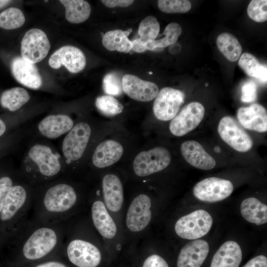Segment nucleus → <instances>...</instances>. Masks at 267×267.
Segmentation results:
<instances>
[{"label":"nucleus","mask_w":267,"mask_h":267,"mask_svg":"<svg viewBox=\"0 0 267 267\" xmlns=\"http://www.w3.org/2000/svg\"><path fill=\"white\" fill-rule=\"evenodd\" d=\"M237 118L244 128L259 133L267 131V112L266 109L259 104H253L249 107L238 109Z\"/></svg>","instance_id":"obj_19"},{"label":"nucleus","mask_w":267,"mask_h":267,"mask_svg":"<svg viewBox=\"0 0 267 267\" xmlns=\"http://www.w3.org/2000/svg\"><path fill=\"white\" fill-rule=\"evenodd\" d=\"M160 31V25L154 16H148L139 24L138 33L140 41L144 43L155 40Z\"/></svg>","instance_id":"obj_34"},{"label":"nucleus","mask_w":267,"mask_h":267,"mask_svg":"<svg viewBox=\"0 0 267 267\" xmlns=\"http://www.w3.org/2000/svg\"><path fill=\"white\" fill-rule=\"evenodd\" d=\"M73 126V121L69 116L63 114L51 115L40 122L38 129L44 136L53 139L68 133Z\"/></svg>","instance_id":"obj_22"},{"label":"nucleus","mask_w":267,"mask_h":267,"mask_svg":"<svg viewBox=\"0 0 267 267\" xmlns=\"http://www.w3.org/2000/svg\"><path fill=\"white\" fill-rule=\"evenodd\" d=\"M91 135V128L86 122H81L73 127L62 142V150L68 161L80 159L84 153Z\"/></svg>","instance_id":"obj_4"},{"label":"nucleus","mask_w":267,"mask_h":267,"mask_svg":"<svg viewBox=\"0 0 267 267\" xmlns=\"http://www.w3.org/2000/svg\"><path fill=\"white\" fill-rule=\"evenodd\" d=\"M184 94L180 90L170 88H162L156 97L153 106V111L159 120L168 121L178 114L184 102Z\"/></svg>","instance_id":"obj_7"},{"label":"nucleus","mask_w":267,"mask_h":267,"mask_svg":"<svg viewBox=\"0 0 267 267\" xmlns=\"http://www.w3.org/2000/svg\"><path fill=\"white\" fill-rule=\"evenodd\" d=\"M182 32L180 26L177 23L169 24L162 34L165 37L158 40L147 42L146 44L147 50H154L156 48L165 47L177 42Z\"/></svg>","instance_id":"obj_32"},{"label":"nucleus","mask_w":267,"mask_h":267,"mask_svg":"<svg viewBox=\"0 0 267 267\" xmlns=\"http://www.w3.org/2000/svg\"><path fill=\"white\" fill-rule=\"evenodd\" d=\"M157 4L160 10L168 13H186L191 8V3L187 0H159Z\"/></svg>","instance_id":"obj_36"},{"label":"nucleus","mask_w":267,"mask_h":267,"mask_svg":"<svg viewBox=\"0 0 267 267\" xmlns=\"http://www.w3.org/2000/svg\"><path fill=\"white\" fill-rule=\"evenodd\" d=\"M181 154L190 165L204 170L213 169L216 164L215 159L206 151L203 146L195 140H187L180 146Z\"/></svg>","instance_id":"obj_17"},{"label":"nucleus","mask_w":267,"mask_h":267,"mask_svg":"<svg viewBox=\"0 0 267 267\" xmlns=\"http://www.w3.org/2000/svg\"><path fill=\"white\" fill-rule=\"evenodd\" d=\"M65 8V17L70 23L78 24L85 21L90 16L89 4L83 0H60Z\"/></svg>","instance_id":"obj_28"},{"label":"nucleus","mask_w":267,"mask_h":267,"mask_svg":"<svg viewBox=\"0 0 267 267\" xmlns=\"http://www.w3.org/2000/svg\"><path fill=\"white\" fill-rule=\"evenodd\" d=\"M102 87L104 92L112 95H119L122 93V81L115 74L109 73L103 80Z\"/></svg>","instance_id":"obj_38"},{"label":"nucleus","mask_w":267,"mask_h":267,"mask_svg":"<svg viewBox=\"0 0 267 267\" xmlns=\"http://www.w3.org/2000/svg\"><path fill=\"white\" fill-rule=\"evenodd\" d=\"M123 91L132 99L148 102L156 98L159 91L154 83L144 81L132 74L125 75L122 79Z\"/></svg>","instance_id":"obj_14"},{"label":"nucleus","mask_w":267,"mask_h":267,"mask_svg":"<svg viewBox=\"0 0 267 267\" xmlns=\"http://www.w3.org/2000/svg\"><path fill=\"white\" fill-rule=\"evenodd\" d=\"M91 216L94 225L101 236L108 239L115 236L117 232L116 224L103 202L97 200L93 202Z\"/></svg>","instance_id":"obj_23"},{"label":"nucleus","mask_w":267,"mask_h":267,"mask_svg":"<svg viewBox=\"0 0 267 267\" xmlns=\"http://www.w3.org/2000/svg\"><path fill=\"white\" fill-rule=\"evenodd\" d=\"M28 155L37 165L40 173L44 176H53L61 169V164L57 156L47 146L39 144L33 145Z\"/></svg>","instance_id":"obj_15"},{"label":"nucleus","mask_w":267,"mask_h":267,"mask_svg":"<svg viewBox=\"0 0 267 267\" xmlns=\"http://www.w3.org/2000/svg\"><path fill=\"white\" fill-rule=\"evenodd\" d=\"M217 44L220 51L230 61H236L241 56V45L237 38L230 33L219 35L217 39Z\"/></svg>","instance_id":"obj_29"},{"label":"nucleus","mask_w":267,"mask_h":267,"mask_svg":"<svg viewBox=\"0 0 267 267\" xmlns=\"http://www.w3.org/2000/svg\"><path fill=\"white\" fill-rule=\"evenodd\" d=\"M151 207V199L145 194H140L133 200L126 219L127 226L131 231L140 232L147 226L152 217Z\"/></svg>","instance_id":"obj_10"},{"label":"nucleus","mask_w":267,"mask_h":267,"mask_svg":"<svg viewBox=\"0 0 267 267\" xmlns=\"http://www.w3.org/2000/svg\"><path fill=\"white\" fill-rule=\"evenodd\" d=\"M11 69L15 79L23 85L35 89L42 86V79L37 67L22 57H17L13 59Z\"/></svg>","instance_id":"obj_21"},{"label":"nucleus","mask_w":267,"mask_h":267,"mask_svg":"<svg viewBox=\"0 0 267 267\" xmlns=\"http://www.w3.org/2000/svg\"><path fill=\"white\" fill-rule=\"evenodd\" d=\"M133 50L137 52H142L147 50L146 43L142 42L139 39L132 41Z\"/></svg>","instance_id":"obj_44"},{"label":"nucleus","mask_w":267,"mask_h":267,"mask_svg":"<svg viewBox=\"0 0 267 267\" xmlns=\"http://www.w3.org/2000/svg\"><path fill=\"white\" fill-rule=\"evenodd\" d=\"M242 258L241 249L234 241L222 244L214 255L210 267H238Z\"/></svg>","instance_id":"obj_24"},{"label":"nucleus","mask_w":267,"mask_h":267,"mask_svg":"<svg viewBox=\"0 0 267 267\" xmlns=\"http://www.w3.org/2000/svg\"><path fill=\"white\" fill-rule=\"evenodd\" d=\"M50 48V44L45 33L39 29H32L25 34L21 41V57L34 64L43 60Z\"/></svg>","instance_id":"obj_3"},{"label":"nucleus","mask_w":267,"mask_h":267,"mask_svg":"<svg viewBox=\"0 0 267 267\" xmlns=\"http://www.w3.org/2000/svg\"><path fill=\"white\" fill-rule=\"evenodd\" d=\"M133 0H102L101 2L106 7L113 8L115 7H125L131 5Z\"/></svg>","instance_id":"obj_42"},{"label":"nucleus","mask_w":267,"mask_h":267,"mask_svg":"<svg viewBox=\"0 0 267 267\" xmlns=\"http://www.w3.org/2000/svg\"><path fill=\"white\" fill-rule=\"evenodd\" d=\"M132 31L131 29L127 31L120 29L109 31L103 36L102 44L108 50L128 53L132 48V41L128 38Z\"/></svg>","instance_id":"obj_27"},{"label":"nucleus","mask_w":267,"mask_h":267,"mask_svg":"<svg viewBox=\"0 0 267 267\" xmlns=\"http://www.w3.org/2000/svg\"><path fill=\"white\" fill-rule=\"evenodd\" d=\"M26 197V192L23 186L12 185L6 194L0 212L1 220L11 219L24 205Z\"/></svg>","instance_id":"obj_25"},{"label":"nucleus","mask_w":267,"mask_h":267,"mask_svg":"<svg viewBox=\"0 0 267 267\" xmlns=\"http://www.w3.org/2000/svg\"><path fill=\"white\" fill-rule=\"evenodd\" d=\"M249 17L257 22H264L267 20V0H252L247 7Z\"/></svg>","instance_id":"obj_37"},{"label":"nucleus","mask_w":267,"mask_h":267,"mask_svg":"<svg viewBox=\"0 0 267 267\" xmlns=\"http://www.w3.org/2000/svg\"><path fill=\"white\" fill-rule=\"evenodd\" d=\"M25 21L23 12L16 7H9L0 13V27L7 30L20 27Z\"/></svg>","instance_id":"obj_33"},{"label":"nucleus","mask_w":267,"mask_h":267,"mask_svg":"<svg viewBox=\"0 0 267 267\" xmlns=\"http://www.w3.org/2000/svg\"><path fill=\"white\" fill-rule=\"evenodd\" d=\"M123 153L124 147L119 141L106 139L95 148L92 156V162L96 168H106L119 161Z\"/></svg>","instance_id":"obj_18"},{"label":"nucleus","mask_w":267,"mask_h":267,"mask_svg":"<svg viewBox=\"0 0 267 267\" xmlns=\"http://www.w3.org/2000/svg\"><path fill=\"white\" fill-rule=\"evenodd\" d=\"M67 253L70 261L78 267H97L101 260L98 248L81 239L71 241L67 246Z\"/></svg>","instance_id":"obj_11"},{"label":"nucleus","mask_w":267,"mask_h":267,"mask_svg":"<svg viewBox=\"0 0 267 267\" xmlns=\"http://www.w3.org/2000/svg\"><path fill=\"white\" fill-rule=\"evenodd\" d=\"M213 222L210 214L199 209L180 218L176 222L175 230L182 238L196 240L209 232Z\"/></svg>","instance_id":"obj_2"},{"label":"nucleus","mask_w":267,"mask_h":267,"mask_svg":"<svg viewBox=\"0 0 267 267\" xmlns=\"http://www.w3.org/2000/svg\"><path fill=\"white\" fill-rule=\"evenodd\" d=\"M205 108L198 102H192L184 107L170 123L169 130L176 136H182L197 128L205 115Z\"/></svg>","instance_id":"obj_8"},{"label":"nucleus","mask_w":267,"mask_h":267,"mask_svg":"<svg viewBox=\"0 0 267 267\" xmlns=\"http://www.w3.org/2000/svg\"><path fill=\"white\" fill-rule=\"evenodd\" d=\"M77 194L70 185L60 183L49 188L44 198V206L52 213H62L70 209L75 204Z\"/></svg>","instance_id":"obj_12"},{"label":"nucleus","mask_w":267,"mask_h":267,"mask_svg":"<svg viewBox=\"0 0 267 267\" xmlns=\"http://www.w3.org/2000/svg\"><path fill=\"white\" fill-rule=\"evenodd\" d=\"M10 2L11 1L8 0H0V9L5 6Z\"/></svg>","instance_id":"obj_48"},{"label":"nucleus","mask_w":267,"mask_h":267,"mask_svg":"<svg viewBox=\"0 0 267 267\" xmlns=\"http://www.w3.org/2000/svg\"><path fill=\"white\" fill-rule=\"evenodd\" d=\"M209 252V246L206 241L193 240L181 248L177 260V267H200Z\"/></svg>","instance_id":"obj_16"},{"label":"nucleus","mask_w":267,"mask_h":267,"mask_svg":"<svg viewBox=\"0 0 267 267\" xmlns=\"http://www.w3.org/2000/svg\"><path fill=\"white\" fill-rule=\"evenodd\" d=\"M238 65L249 76L258 79L262 83H267V66L261 64L252 54L243 53L239 57Z\"/></svg>","instance_id":"obj_31"},{"label":"nucleus","mask_w":267,"mask_h":267,"mask_svg":"<svg viewBox=\"0 0 267 267\" xmlns=\"http://www.w3.org/2000/svg\"><path fill=\"white\" fill-rule=\"evenodd\" d=\"M180 50V45L177 42L172 45H170L169 46V51L173 54L178 53Z\"/></svg>","instance_id":"obj_46"},{"label":"nucleus","mask_w":267,"mask_h":267,"mask_svg":"<svg viewBox=\"0 0 267 267\" xmlns=\"http://www.w3.org/2000/svg\"><path fill=\"white\" fill-rule=\"evenodd\" d=\"M241 100L245 102L254 101L257 96V86L252 81H248L244 84L241 89Z\"/></svg>","instance_id":"obj_39"},{"label":"nucleus","mask_w":267,"mask_h":267,"mask_svg":"<svg viewBox=\"0 0 267 267\" xmlns=\"http://www.w3.org/2000/svg\"><path fill=\"white\" fill-rule=\"evenodd\" d=\"M102 188L105 206L111 212L119 211L124 202L123 187L120 178L113 174H106L102 178Z\"/></svg>","instance_id":"obj_20"},{"label":"nucleus","mask_w":267,"mask_h":267,"mask_svg":"<svg viewBox=\"0 0 267 267\" xmlns=\"http://www.w3.org/2000/svg\"><path fill=\"white\" fill-rule=\"evenodd\" d=\"M95 106L97 109L106 116H114L124 110L123 105L116 98L111 95H102L96 98Z\"/></svg>","instance_id":"obj_35"},{"label":"nucleus","mask_w":267,"mask_h":267,"mask_svg":"<svg viewBox=\"0 0 267 267\" xmlns=\"http://www.w3.org/2000/svg\"><path fill=\"white\" fill-rule=\"evenodd\" d=\"M12 186V181L10 178L4 177L0 178V212L6 194Z\"/></svg>","instance_id":"obj_41"},{"label":"nucleus","mask_w":267,"mask_h":267,"mask_svg":"<svg viewBox=\"0 0 267 267\" xmlns=\"http://www.w3.org/2000/svg\"><path fill=\"white\" fill-rule=\"evenodd\" d=\"M30 98L28 91L20 87L13 88L4 91L1 95V105L10 111H15L26 103Z\"/></svg>","instance_id":"obj_30"},{"label":"nucleus","mask_w":267,"mask_h":267,"mask_svg":"<svg viewBox=\"0 0 267 267\" xmlns=\"http://www.w3.org/2000/svg\"><path fill=\"white\" fill-rule=\"evenodd\" d=\"M218 132L226 144L238 152L248 151L253 146L250 136L231 116H224L221 119Z\"/></svg>","instance_id":"obj_5"},{"label":"nucleus","mask_w":267,"mask_h":267,"mask_svg":"<svg viewBox=\"0 0 267 267\" xmlns=\"http://www.w3.org/2000/svg\"><path fill=\"white\" fill-rule=\"evenodd\" d=\"M142 267H169L167 262L160 256L153 254L144 261Z\"/></svg>","instance_id":"obj_40"},{"label":"nucleus","mask_w":267,"mask_h":267,"mask_svg":"<svg viewBox=\"0 0 267 267\" xmlns=\"http://www.w3.org/2000/svg\"><path fill=\"white\" fill-rule=\"evenodd\" d=\"M36 267H66V266L58 262L51 261L40 264Z\"/></svg>","instance_id":"obj_45"},{"label":"nucleus","mask_w":267,"mask_h":267,"mask_svg":"<svg viewBox=\"0 0 267 267\" xmlns=\"http://www.w3.org/2000/svg\"><path fill=\"white\" fill-rule=\"evenodd\" d=\"M57 236L54 230L48 227H41L35 230L28 238L23 247L26 258L35 260L49 253L55 247Z\"/></svg>","instance_id":"obj_6"},{"label":"nucleus","mask_w":267,"mask_h":267,"mask_svg":"<svg viewBox=\"0 0 267 267\" xmlns=\"http://www.w3.org/2000/svg\"><path fill=\"white\" fill-rule=\"evenodd\" d=\"M233 191V185L230 181L216 177L208 178L200 181L193 189L196 198L210 203L225 199Z\"/></svg>","instance_id":"obj_9"},{"label":"nucleus","mask_w":267,"mask_h":267,"mask_svg":"<svg viewBox=\"0 0 267 267\" xmlns=\"http://www.w3.org/2000/svg\"><path fill=\"white\" fill-rule=\"evenodd\" d=\"M243 267H267V258L259 255L249 261Z\"/></svg>","instance_id":"obj_43"},{"label":"nucleus","mask_w":267,"mask_h":267,"mask_svg":"<svg viewBox=\"0 0 267 267\" xmlns=\"http://www.w3.org/2000/svg\"><path fill=\"white\" fill-rule=\"evenodd\" d=\"M6 130L5 125L4 122L0 119V136L2 135Z\"/></svg>","instance_id":"obj_47"},{"label":"nucleus","mask_w":267,"mask_h":267,"mask_svg":"<svg viewBox=\"0 0 267 267\" xmlns=\"http://www.w3.org/2000/svg\"><path fill=\"white\" fill-rule=\"evenodd\" d=\"M171 161L169 150L157 146L138 153L133 161V167L136 176L144 177L164 170Z\"/></svg>","instance_id":"obj_1"},{"label":"nucleus","mask_w":267,"mask_h":267,"mask_svg":"<svg viewBox=\"0 0 267 267\" xmlns=\"http://www.w3.org/2000/svg\"><path fill=\"white\" fill-rule=\"evenodd\" d=\"M49 65L53 69L62 66L72 73L83 70L86 65L84 53L78 48L71 45L63 46L56 50L48 60Z\"/></svg>","instance_id":"obj_13"},{"label":"nucleus","mask_w":267,"mask_h":267,"mask_svg":"<svg viewBox=\"0 0 267 267\" xmlns=\"http://www.w3.org/2000/svg\"><path fill=\"white\" fill-rule=\"evenodd\" d=\"M240 212L243 218L252 223L259 225L267 222V206L255 197L244 199Z\"/></svg>","instance_id":"obj_26"}]
</instances>
